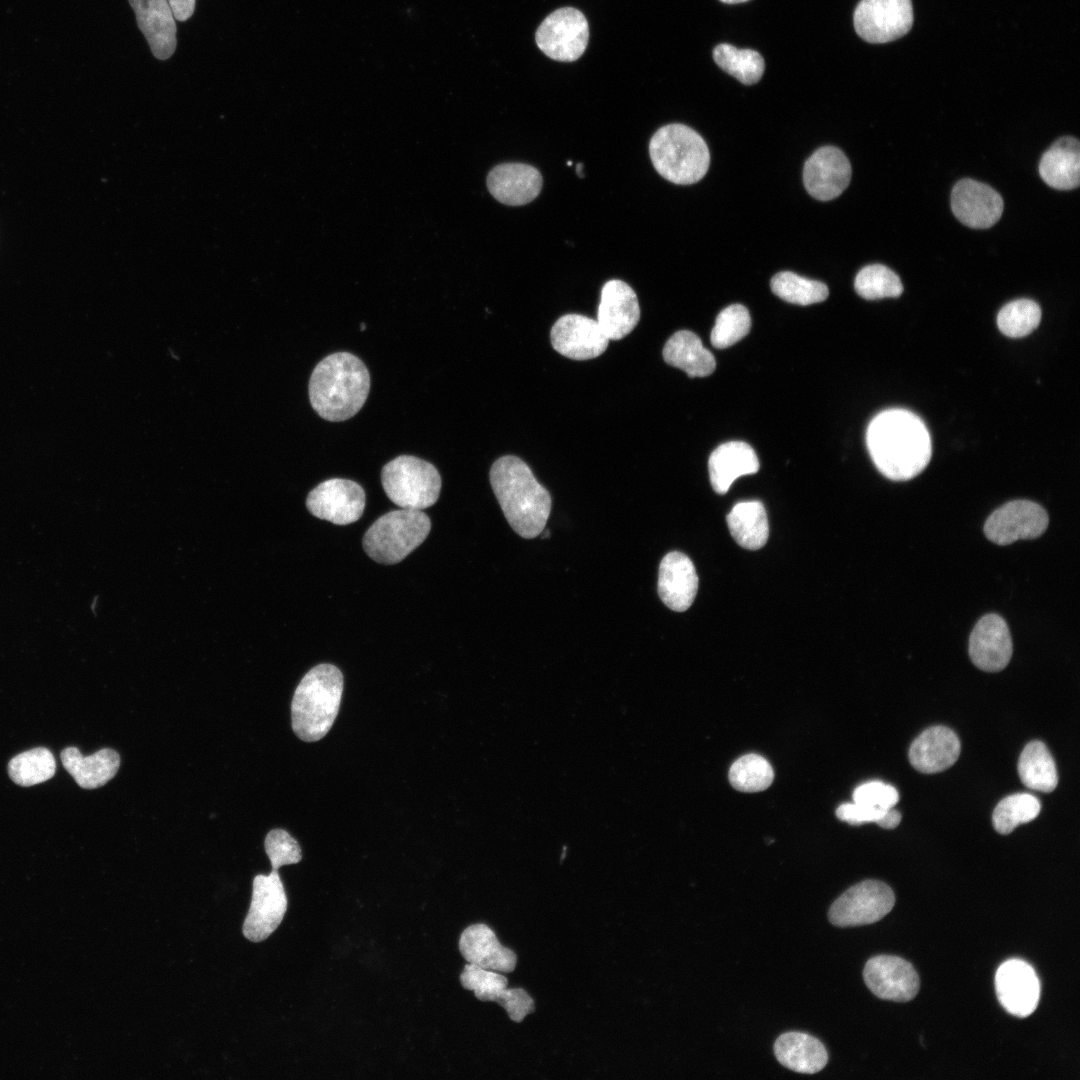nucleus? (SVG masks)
Wrapping results in <instances>:
<instances>
[{"label": "nucleus", "mask_w": 1080, "mask_h": 1080, "mask_svg": "<svg viewBox=\"0 0 1080 1080\" xmlns=\"http://www.w3.org/2000/svg\"><path fill=\"white\" fill-rule=\"evenodd\" d=\"M866 443L877 469L894 481L920 474L932 453L924 422L905 409L884 410L876 415L867 428Z\"/></svg>", "instance_id": "1"}, {"label": "nucleus", "mask_w": 1080, "mask_h": 1080, "mask_svg": "<svg viewBox=\"0 0 1080 1080\" xmlns=\"http://www.w3.org/2000/svg\"><path fill=\"white\" fill-rule=\"evenodd\" d=\"M490 484L512 529L523 538L542 533L551 511V496L520 458L506 455L490 469Z\"/></svg>", "instance_id": "2"}, {"label": "nucleus", "mask_w": 1080, "mask_h": 1080, "mask_svg": "<svg viewBox=\"0 0 1080 1080\" xmlns=\"http://www.w3.org/2000/svg\"><path fill=\"white\" fill-rule=\"evenodd\" d=\"M370 389V375L360 358L337 352L322 359L309 380V399L317 414L340 422L354 416L364 405Z\"/></svg>", "instance_id": "3"}, {"label": "nucleus", "mask_w": 1080, "mask_h": 1080, "mask_svg": "<svg viewBox=\"0 0 1080 1080\" xmlns=\"http://www.w3.org/2000/svg\"><path fill=\"white\" fill-rule=\"evenodd\" d=\"M343 693V675L334 665L322 663L310 669L295 689L291 724L305 742L322 739L336 719Z\"/></svg>", "instance_id": "4"}, {"label": "nucleus", "mask_w": 1080, "mask_h": 1080, "mask_svg": "<svg viewBox=\"0 0 1080 1080\" xmlns=\"http://www.w3.org/2000/svg\"><path fill=\"white\" fill-rule=\"evenodd\" d=\"M649 154L656 171L680 185L701 180L710 164L709 149L703 138L692 128L678 123L663 126L654 133Z\"/></svg>", "instance_id": "5"}, {"label": "nucleus", "mask_w": 1080, "mask_h": 1080, "mask_svg": "<svg viewBox=\"0 0 1080 1080\" xmlns=\"http://www.w3.org/2000/svg\"><path fill=\"white\" fill-rule=\"evenodd\" d=\"M430 529V519L421 510L390 511L368 528L362 540L363 549L377 563L395 564L416 549Z\"/></svg>", "instance_id": "6"}, {"label": "nucleus", "mask_w": 1080, "mask_h": 1080, "mask_svg": "<svg viewBox=\"0 0 1080 1080\" xmlns=\"http://www.w3.org/2000/svg\"><path fill=\"white\" fill-rule=\"evenodd\" d=\"M381 482L388 498L401 508L422 510L435 504L441 477L430 462L401 455L384 465Z\"/></svg>", "instance_id": "7"}, {"label": "nucleus", "mask_w": 1080, "mask_h": 1080, "mask_svg": "<svg viewBox=\"0 0 1080 1080\" xmlns=\"http://www.w3.org/2000/svg\"><path fill=\"white\" fill-rule=\"evenodd\" d=\"M892 889L878 880H864L847 889L831 905L828 918L839 927L872 924L893 908Z\"/></svg>", "instance_id": "8"}, {"label": "nucleus", "mask_w": 1080, "mask_h": 1080, "mask_svg": "<svg viewBox=\"0 0 1080 1080\" xmlns=\"http://www.w3.org/2000/svg\"><path fill=\"white\" fill-rule=\"evenodd\" d=\"M589 26L584 14L576 8L557 9L540 24L536 43L551 59L563 62L577 60L585 51Z\"/></svg>", "instance_id": "9"}, {"label": "nucleus", "mask_w": 1080, "mask_h": 1080, "mask_svg": "<svg viewBox=\"0 0 1080 1080\" xmlns=\"http://www.w3.org/2000/svg\"><path fill=\"white\" fill-rule=\"evenodd\" d=\"M288 899L278 873L258 874L253 879L252 898L242 932L251 942L267 939L280 925L287 911Z\"/></svg>", "instance_id": "10"}, {"label": "nucleus", "mask_w": 1080, "mask_h": 1080, "mask_svg": "<svg viewBox=\"0 0 1080 1080\" xmlns=\"http://www.w3.org/2000/svg\"><path fill=\"white\" fill-rule=\"evenodd\" d=\"M913 24L911 0H861L854 12L857 34L869 43H886L904 36Z\"/></svg>", "instance_id": "11"}, {"label": "nucleus", "mask_w": 1080, "mask_h": 1080, "mask_svg": "<svg viewBox=\"0 0 1080 1080\" xmlns=\"http://www.w3.org/2000/svg\"><path fill=\"white\" fill-rule=\"evenodd\" d=\"M1048 523V514L1042 506L1029 500H1014L992 512L985 522L984 533L995 544L1009 545L1041 536Z\"/></svg>", "instance_id": "12"}, {"label": "nucleus", "mask_w": 1080, "mask_h": 1080, "mask_svg": "<svg viewBox=\"0 0 1080 1080\" xmlns=\"http://www.w3.org/2000/svg\"><path fill=\"white\" fill-rule=\"evenodd\" d=\"M365 491L355 481L332 478L321 482L311 490L306 507L317 518L336 525L357 521L365 508Z\"/></svg>", "instance_id": "13"}, {"label": "nucleus", "mask_w": 1080, "mask_h": 1080, "mask_svg": "<svg viewBox=\"0 0 1080 1080\" xmlns=\"http://www.w3.org/2000/svg\"><path fill=\"white\" fill-rule=\"evenodd\" d=\"M463 988L471 990L477 999L498 1003L514 1022H521L535 1011L531 996L522 988L509 989L507 978L490 969L468 963L460 975Z\"/></svg>", "instance_id": "14"}, {"label": "nucleus", "mask_w": 1080, "mask_h": 1080, "mask_svg": "<svg viewBox=\"0 0 1080 1080\" xmlns=\"http://www.w3.org/2000/svg\"><path fill=\"white\" fill-rule=\"evenodd\" d=\"M863 978L874 995L896 1002L912 1000L918 993L920 985L918 974L912 964L893 955H878L870 958L865 964Z\"/></svg>", "instance_id": "15"}, {"label": "nucleus", "mask_w": 1080, "mask_h": 1080, "mask_svg": "<svg viewBox=\"0 0 1080 1080\" xmlns=\"http://www.w3.org/2000/svg\"><path fill=\"white\" fill-rule=\"evenodd\" d=\"M550 338L558 353L574 360L596 358L609 344L597 320L580 314L560 317L552 326Z\"/></svg>", "instance_id": "16"}, {"label": "nucleus", "mask_w": 1080, "mask_h": 1080, "mask_svg": "<svg viewBox=\"0 0 1080 1080\" xmlns=\"http://www.w3.org/2000/svg\"><path fill=\"white\" fill-rule=\"evenodd\" d=\"M996 994L1007 1012L1027 1017L1036 1009L1040 983L1036 972L1027 962L1010 959L1003 962L995 975Z\"/></svg>", "instance_id": "17"}, {"label": "nucleus", "mask_w": 1080, "mask_h": 1080, "mask_svg": "<svg viewBox=\"0 0 1080 1080\" xmlns=\"http://www.w3.org/2000/svg\"><path fill=\"white\" fill-rule=\"evenodd\" d=\"M851 179V165L837 147L817 149L805 162L803 182L808 193L821 201L838 197Z\"/></svg>", "instance_id": "18"}, {"label": "nucleus", "mask_w": 1080, "mask_h": 1080, "mask_svg": "<svg viewBox=\"0 0 1080 1080\" xmlns=\"http://www.w3.org/2000/svg\"><path fill=\"white\" fill-rule=\"evenodd\" d=\"M1003 207V199L996 190L973 179L958 181L951 193L952 212L970 228L993 226L1001 218Z\"/></svg>", "instance_id": "19"}, {"label": "nucleus", "mask_w": 1080, "mask_h": 1080, "mask_svg": "<svg viewBox=\"0 0 1080 1080\" xmlns=\"http://www.w3.org/2000/svg\"><path fill=\"white\" fill-rule=\"evenodd\" d=\"M1013 644L1006 621L997 614L979 619L969 638V656L973 664L987 672H997L1009 663Z\"/></svg>", "instance_id": "20"}, {"label": "nucleus", "mask_w": 1080, "mask_h": 1080, "mask_svg": "<svg viewBox=\"0 0 1080 1080\" xmlns=\"http://www.w3.org/2000/svg\"><path fill=\"white\" fill-rule=\"evenodd\" d=\"M639 319L640 306L634 290L618 279L606 282L601 290L597 322L607 338H624L635 328Z\"/></svg>", "instance_id": "21"}, {"label": "nucleus", "mask_w": 1080, "mask_h": 1080, "mask_svg": "<svg viewBox=\"0 0 1080 1080\" xmlns=\"http://www.w3.org/2000/svg\"><path fill=\"white\" fill-rule=\"evenodd\" d=\"M697 590L698 576L690 558L678 551L666 554L658 573V594L662 602L673 611H686Z\"/></svg>", "instance_id": "22"}, {"label": "nucleus", "mask_w": 1080, "mask_h": 1080, "mask_svg": "<svg viewBox=\"0 0 1080 1080\" xmlns=\"http://www.w3.org/2000/svg\"><path fill=\"white\" fill-rule=\"evenodd\" d=\"M128 1L154 57L159 60L170 58L177 46V28L168 0Z\"/></svg>", "instance_id": "23"}, {"label": "nucleus", "mask_w": 1080, "mask_h": 1080, "mask_svg": "<svg viewBox=\"0 0 1080 1080\" xmlns=\"http://www.w3.org/2000/svg\"><path fill=\"white\" fill-rule=\"evenodd\" d=\"M541 173L523 163H504L494 167L487 176V187L499 202L525 205L534 200L542 189Z\"/></svg>", "instance_id": "24"}, {"label": "nucleus", "mask_w": 1080, "mask_h": 1080, "mask_svg": "<svg viewBox=\"0 0 1080 1080\" xmlns=\"http://www.w3.org/2000/svg\"><path fill=\"white\" fill-rule=\"evenodd\" d=\"M459 951L468 963L501 973L512 972L517 964L515 952L503 946L495 932L484 923H475L463 930Z\"/></svg>", "instance_id": "25"}, {"label": "nucleus", "mask_w": 1080, "mask_h": 1080, "mask_svg": "<svg viewBox=\"0 0 1080 1080\" xmlns=\"http://www.w3.org/2000/svg\"><path fill=\"white\" fill-rule=\"evenodd\" d=\"M961 745L956 733L945 726L924 730L909 748V761L919 772L932 774L951 767L960 755Z\"/></svg>", "instance_id": "26"}, {"label": "nucleus", "mask_w": 1080, "mask_h": 1080, "mask_svg": "<svg viewBox=\"0 0 1080 1080\" xmlns=\"http://www.w3.org/2000/svg\"><path fill=\"white\" fill-rule=\"evenodd\" d=\"M708 469L715 492L725 494L737 478L756 473L759 461L750 445L731 441L721 444L711 453Z\"/></svg>", "instance_id": "27"}, {"label": "nucleus", "mask_w": 1080, "mask_h": 1080, "mask_svg": "<svg viewBox=\"0 0 1080 1080\" xmlns=\"http://www.w3.org/2000/svg\"><path fill=\"white\" fill-rule=\"evenodd\" d=\"M1039 173L1057 190H1071L1080 183V144L1071 136L1059 138L1041 157Z\"/></svg>", "instance_id": "28"}, {"label": "nucleus", "mask_w": 1080, "mask_h": 1080, "mask_svg": "<svg viewBox=\"0 0 1080 1080\" xmlns=\"http://www.w3.org/2000/svg\"><path fill=\"white\" fill-rule=\"evenodd\" d=\"M64 768L76 783L84 789L103 786L117 773L120 766L119 754L110 748H103L92 755L83 756L76 747H67L61 752Z\"/></svg>", "instance_id": "29"}, {"label": "nucleus", "mask_w": 1080, "mask_h": 1080, "mask_svg": "<svg viewBox=\"0 0 1080 1080\" xmlns=\"http://www.w3.org/2000/svg\"><path fill=\"white\" fill-rule=\"evenodd\" d=\"M776 1059L784 1067L799 1073L814 1074L828 1061L827 1051L820 1040L803 1032H786L774 1043Z\"/></svg>", "instance_id": "30"}, {"label": "nucleus", "mask_w": 1080, "mask_h": 1080, "mask_svg": "<svg viewBox=\"0 0 1080 1080\" xmlns=\"http://www.w3.org/2000/svg\"><path fill=\"white\" fill-rule=\"evenodd\" d=\"M666 363L679 368L689 377H705L713 373L716 362L700 338L691 331L680 330L674 333L663 349Z\"/></svg>", "instance_id": "31"}, {"label": "nucleus", "mask_w": 1080, "mask_h": 1080, "mask_svg": "<svg viewBox=\"0 0 1080 1080\" xmlns=\"http://www.w3.org/2000/svg\"><path fill=\"white\" fill-rule=\"evenodd\" d=\"M727 525L734 540L745 549L757 550L767 542L768 519L760 501L735 504L727 515Z\"/></svg>", "instance_id": "32"}, {"label": "nucleus", "mask_w": 1080, "mask_h": 1080, "mask_svg": "<svg viewBox=\"0 0 1080 1080\" xmlns=\"http://www.w3.org/2000/svg\"><path fill=\"white\" fill-rule=\"evenodd\" d=\"M1018 774L1029 789L1052 792L1058 784L1054 759L1046 745L1038 740L1029 742L1018 760Z\"/></svg>", "instance_id": "33"}, {"label": "nucleus", "mask_w": 1080, "mask_h": 1080, "mask_svg": "<svg viewBox=\"0 0 1080 1080\" xmlns=\"http://www.w3.org/2000/svg\"><path fill=\"white\" fill-rule=\"evenodd\" d=\"M56 772L55 758L50 750L37 747L22 752L8 763L10 778L18 785L28 787L52 778Z\"/></svg>", "instance_id": "34"}, {"label": "nucleus", "mask_w": 1080, "mask_h": 1080, "mask_svg": "<svg viewBox=\"0 0 1080 1080\" xmlns=\"http://www.w3.org/2000/svg\"><path fill=\"white\" fill-rule=\"evenodd\" d=\"M713 58L722 70L745 85L757 83L765 68L760 53L751 49H738L730 44L717 45Z\"/></svg>", "instance_id": "35"}, {"label": "nucleus", "mask_w": 1080, "mask_h": 1080, "mask_svg": "<svg viewBox=\"0 0 1080 1080\" xmlns=\"http://www.w3.org/2000/svg\"><path fill=\"white\" fill-rule=\"evenodd\" d=\"M770 286L772 292L782 300L804 306L822 302L829 294L826 284L790 271H782L774 275Z\"/></svg>", "instance_id": "36"}, {"label": "nucleus", "mask_w": 1080, "mask_h": 1080, "mask_svg": "<svg viewBox=\"0 0 1080 1080\" xmlns=\"http://www.w3.org/2000/svg\"><path fill=\"white\" fill-rule=\"evenodd\" d=\"M1041 810L1037 797L1030 793H1015L1003 798L994 808L992 822L995 830L1010 834L1020 824L1034 820Z\"/></svg>", "instance_id": "37"}, {"label": "nucleus", "mask_w": 1080, "mask_h": 1080, "mask_svg": "<svg viewBox=\"0 0 1080 1080\" xmlns=\"http://www.w3.org/2000/svg\"><path fill=\"white\" fill-rule=\"evenodd\" d=\"M729 781L741 792H759L767 789L774 779L771 764L758 754H746L730 767Z\"/></svg>", "instance_id": "38"}, {"label": "nucleus", "mask_w": 1080, "mask_h": 1080, "mask_svg": "<svg viewBox=\"0 0 1080 1080\" xmlns=\"http://www.w3.org/2000/svg\"><path fill=\"white\" fill-rule=\"evenodd\" d=\"M855 291L866 300L899 297L903 285L899 276L882 264L863 267L856 275Z\"/></svg>", "instance_id": "39"}, {"label": "nucleus", "mask_w": 1080, "mask_h": 1080, "mask_svg": "<svg viewBox=\"0 0 1080 1080\" xmlns=\"http://www.w3.org/2000/svg\"><path fill=\"white\" fill-rule=\"evenodd\" d=\"M1040 320L1041 309L1030 299L1009 302L997 315L999 330L1011 338L1027 336L1039 325Z\"/></svg>", "instance_id": "40"}, {"label": "nucleus", "mask_w": 1080, "mask_h": 1080, "mask_svg": "<svg viewBox=\"0 0 1080 1080\" xmlns=\"http://www.w3.org/2000/svg\"><path fill=\"white\" fill-rule=\"evenodd\" d=\"M751 318L746 307L732 304L723 309L711 331V343L715 348L724 349L743 339L750 331Z\"/></svg>", "instance_id": "41"}, {"label": "nucleus", "mask_w": 1080, "mask_h": 1080, "mask_svg": "<svg viewBox=\"0 0 1080 1080\" xmlns=\"http://www.w3.org/2000/svg\"><path fill=\"white\" fill-rule=\"evenodd\" d=\"M265 852L273 870L284 865L296 864L302 859L299 843L284 829L269 831L264 840Z\"/></svg>", "instance_id": "42"}, {"label": "nucleus", "mask_w": 1080, "mask_h": 1080, "mask_svg": "<svg viewBox=\"0 0 1080 1080\" xmlns=\"http://www.w3.org/2000/svg\"><path fill=\"white\" fill-rule=\"evenodd\" d=\"M899 801V794L897 789L882 781H869L865 782L853 792V802L882 809L888 810L895 807Z\"/></svg>", "instance_id": "43"}, {"label": "nucleus", "mask_w": 1080, "mask_h": 1080, "mask_svg": "<svg viewBox=\"0 0 1080 1080\" xmlns=\"http://www.w3.org/2000/svg\"><path fill=\"white\" fill-rule=\"evenodd\" d=\"M886 811L853 802L841 804L835 813L841 821L861 825L868 822L878 823Z\"/></svg>", "instance_id": "44"}, {"label": "nucleus", "mask_w": 1080, "mask_h": 1080, "mask_svg": "<svg viewBox=\"0 0 1080 1080\" xmlns=\"http://www.w3.org/2000/svg\"><path fill=\"white\" fill-rule=\"evenodd\" d=\"M168 2L174 18L178 21H186L194 13L196 0H168Z\"/></svg>", "instance_id": "45"}, {"label": "nucleus", "mask_w": 1080, "mask_h": 1080, "mask_svg": "<svg viewBox=\"0 0 1080 1080\" xmlns=\"http://www.w3.org/2000/svg\"><path fill=\"white\" fill-rule=\"evenodd\" d=\"M901 821V813L894 807L888 809L880 821L877 823L880 827L885 829H893L898 826Z\"/></svg>", "instance_id": "46"}, {"label": "nucleus", "mask_w": 1080, "mask_h": 1080, "mask_svg": "<svg viewBox=\"0 0 1080 1080\" xmlns=\"http://www.w3.org/2000/svg\"><path fill=\"white\" fill-rule=\"evenodd\" d=\"M720 1L723 2V3H727V4H737V3L746 2L748 0H720Z\"/></svg>", "instance_id": "47"}]
</instances>
